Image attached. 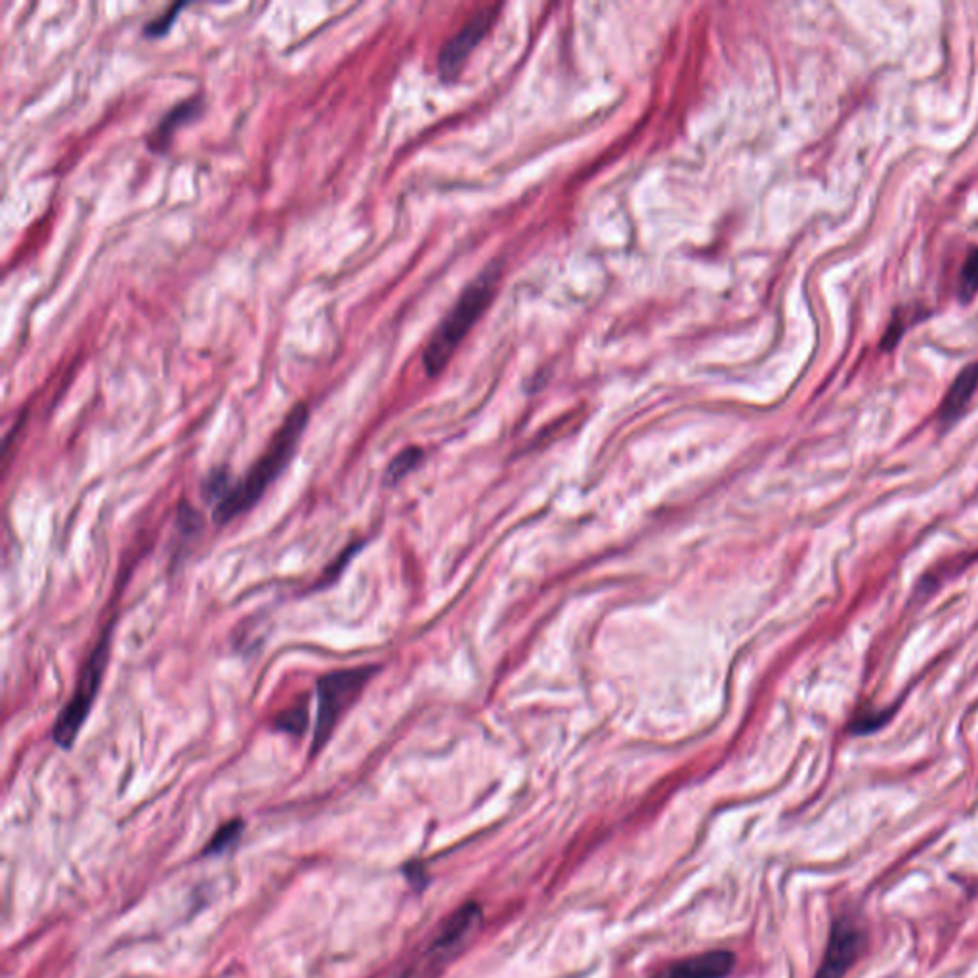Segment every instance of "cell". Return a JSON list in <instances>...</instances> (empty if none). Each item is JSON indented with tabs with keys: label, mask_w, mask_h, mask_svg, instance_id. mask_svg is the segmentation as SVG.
<instances>
[{
	"label": "cell",
	"mask_w": 978,
	"mask_h": 978,
	"mask_svg": "<svg viewBox=\"0 0 978 978\" xmlns=\"http://www.w3.org/2000/svg\"><path fill=\"white\" fill-rule=\"evenodd\" d=\"M308 421H311V408L304 401H298L287 413L261 458L254 461L243 480L233 484L232 490L225 493L224 499L214 507L212 516L219 526H224L246 511H251L262 499L267 487L282 476L295 458Z\"/></svg>",
	"instance_id": "obj_1"
},
{
	"label": "cell",
	"mask_w": 978,
	"mask_h": 978,
	"mask_svg": "<svg viewBox=\"0 0 978 978\" xmlns=\"http://www.w3.org/2000/svg\"><path fill=\"white\" fill-rule=\"evenodd\" d=\"M499 277L501 266L497 262H492L466 285L463 295L459 296L458 303L451 306V311L434 329L429 345L424 348L423 366L427 375L437 377L444 371L459 345L465 340L480 316L492 304Z\"/></svg>",
	"instance_id": "obj_2"
},
{
	"label": "cell",
	"mask_w": 978,
	"mask_h": 978,
	"mask_svg": "<svg viewBox=\"0 0 978 978\" xmlns=\"http://www.w3.org/2000/svg\"><path fill=\"white\" fill-rule=\"evenodd\" d=\"M113 627H107L104 634L99 637L98 644L92 650L85 665L78 673L75 692L71 696L70 702L62 707V712L57 715L54 728H52V739L57 747L62 749H71L77 742L78 734L85 726L86 718L91 715L92 705L96 702L104 675H106L107 663L112 655Z\"/></svg>",
	"instance_id": "obj_3"
},
{
	"label": "cell",
	"mask_w": 978,
	"mask_h": 978,
	"mask_svg": "<svg viewBox=\"0 0 978 978\" xmlns=\"http://www.w3.org/2000/svg\"><path fill=\"white\" fill-rule=\"evenodd\" d=\"M379 665H361L354 669H337L317 681V717L314 725L312 755L322 751L332 739L338 723L353 709L361 692L371 683Z\"/></svg>",
	"instance_id": "obj_4"
},
{
	"label": "cell",
	"mask_w": 978,
	"mask_h": 978,
	"mask_svg": "<svg viewBox=\"0 0 978 978\" xmlns=\"http://www.w3.org/2000/svg\"><path fill=\"white\" fill-rule=\"evenodd\" d=\"M499 7H490L482 10L459 31L458 35L451 36L450 41L442 46L438 54V75L444 83H453L465 67L466 60L476 50L484 36L490 33L493 23L497 20Z\"/></svg>",
	"instance_id": "obj_5"
},
{
	"label": "cell",
	"mask_w": 978,
	"mask_h": 978,
	"mask_svg": "<svg viewBox=\"0 0 978 978\" xmlns=\"http://www.w3.org/2000/svg\"><path fill=\"white\" fill-rule=\"evenodd\" d=\"M866 948V935L849 917H838L831 925L822 965L814 978H845Z\"/></svg>",
	"instance_id": "obj_6"
},
{
	"label": "cell",
	"mask_w": 978,
	"mask_h": 978,
	"mask_svg": "<svg viewBox=\"0 0 978 978\" xmlns=\"http://www.w3.org/2000/svg\"><path fill=\"white\" fill-rule=\"evenodd\" d=\"M204 107H207V104H204V96L201 92L193 94L190 98L178 102L177 106L170 107L169 112L162 115L161 120L157 123V127L146 138L149 151H154L157 156H165L172 148L178 130L186 127V125H190L193 120H198L203 115Z\"/></svg>",
	"instance_id": "obj_7"
},
{
	"label": "cell",
	"mask_w": 978,
	"mask_h": 978,
	"mask_svg": "<svg viewBox=\"0 0 978 978\" xmlns=\"http://www.w3.org/2000/svg\"><path fill=\"white\" fill-rule=\"evenodd\" d=\"M736 967V956L728 950H713L663 965L652 978H726Z\"/></svg>",
	"instance_id": "obj_8"
},
{
	"label": "cell",
	"mask_w": 978,
	"mask_h": 978,
	"mask_svg": "<svg viewBox=\"0 0 978 978\" xmlns=\"http://www.w3.org/2000/svg\"><path fill=\"white\" fill-rule=\"evenodd\" d=\"M480 919H482V908L479 904L474 902L465 904L448 919L444 929L440 930L437 940L430 946V954L440 957L450 956L451 951L458 950L466 936L479 927Z\"/></svg>",
	"instance_id": "obj_9"
},
{
	"label": "cell",
	"mask_w": 978,
	"mask_h": 978,
	"mask_svg": "<svg viewBox=\"0 0 978 978\" xmlns=\"http://www.w3.org/2000/svg\"><path fill=\"white\" fill-rule=\"evenodd\" d=\"M978 387V366L967 367L965 371L959 374L956 382L951 385L948 395L944 398L943 408H940V421L946 424L954 423L957 417L964 413L967 403L971 401L972 395Z\"/></svg>",
	"instance_id": "obj_10"
},
{
	"label": "cell",
	"mask_w": 978,
	"mask_h": 978,
	"mask_svg": "<svg viewBox=\"0 0 978 978\" xmlns=\"http://www.w3.org/2000/svg\"><path fill=\"white\" fill-rule=\"evenodd\" d=\"M306 726H308V702H301L295 707L285 709L274 721L275 730L293 734V736H303L306 733Z\"/></svg>",
	"instance_id": "obj_11"
},
{
	"label": "cell",
	"mask_w": 978,
	"mask_h": 978,
	"mask_svg": "<svg viewBox=\"0 0 978 978\" xmlns=\"http://www.w3.org/2000/svg\"><path fill=\"white\" fill-rule=\"evenodd\" d=\"M421 459H423V451L419 450V448H409V450L401 451L400 455L395 458V461L388 465L387 474H385V484H388V486L398 484L403 476H408L409 472L413 471L421 463Z\"/></svg>",
	"instance_id": "obj_12"
},
{
	"label": "cell",
	"mask_w": 978,
	"mask_h": 978,
	"mask_svg": "<svg viewBox=\"0 0 978 978\" xmlns=\"http://www.w3.org/2000/svg\"><path fill=\"white\" fill-rule=\"evenodd\" d=\"M188 7V2H175V4H170L169 8H165V12L162 14L157 15V18H151L144 28H141V35L146 36V39H162L165 35H169L170 29L177 22L178 14H180V10Z\"/></svg>",
	"instance_id": "obj_13"
},
{
	"label": "cell",
	"mask_w": 978,
	"mask_h": 978,
	"mask_svg": "<svg viewBox=\"0 0 978 978\" xmlns=\"http://www.w3.org/2000/svg\"><path fill=\"white\" fill-rule=\"evenodd\" d=\"M978 293V249L971 251L959 275V298L969 303Z\"/></svg>",
	"instance_id": "obj_14"
},
{
	"label": "cell",
	"mask_w": 978,
	"mask_h": 978,
	"mask_svg": "<svg viewBox=\"0 0 978 978\" xmlns=\"http://www.w3.org/2000/svg\"><path fill=\"white\" fill-rule=\"evenodd\" d=\"M241 831H243V822L241 820H233V822H228L220 828L214 835H212L211 843L207 846V854H219V852H224L230 849V846L240 839Z\"/></svg>",
	"instance_id": "obj_15"
},
{
	"label": "cell",
	"mask_w": 978,
	"mask_h": 978,
	"mask_svg": "<svg viewBox=\"0 0 978 978\" xmlns=\"http://www.w3.org/2000/svg\"><path fill=\"white\" fill-rule=\"evenodd\" d=\"M230 482H232V479H230V474H228L225 469H214L203 482L204 499H214L217 505H219L220 501L224 499L225 493L232 490Z\"/></svg>",
	"instance_id": "obj_16"
},
{
	"label": "cell",
	"mask_w": 978,
	"mask_h": 978,
	"mask_svg": "<svg viewBox=\"0 0 978 978\" xmlns=\"http://www.w3.org/2000/svg\"><path fill=\"white\" fill-rule=\"evenodd\" d=\"M361 547H364V543H354V545H350V547H348V549H346L343 555L338 556L337 560H335V562H333L332 566H329V568L324 571V576H322V579H319V583H317L314 589H317V591H319L322 587H327V585L335 583L338 576H340V571L345 570L346 566H348V562L353 560L354 556L358 555Z\"/></svg>",
	"instance_id": "obj_17"
},
{
	"label": "cell",
	"mask_w": 978,
	"mask_h": 978,
	"mask_svg": "<svg viewBox=\"0 0 978 978\" xmlns=\"http://www.w3.org/2000/svg\"><path fill=\"white\" fill-rule=\"evenodd\" d=\"M406 875H408V880L411 881V885H413V887H421V883H419V880H417V877H421V880L427 881V877H424L423 866H421L419 862H413V864H409V866L406 867Z\"/></svg>",
	"instance_id": "obj_18"
}]
</instances>
